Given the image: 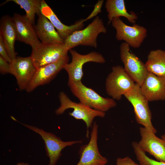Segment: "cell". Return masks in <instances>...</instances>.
I'll use <instances>...</instances> for the list:
<instances>
[{
	"label": "cell",
	"mask_w": 165,
	"mask_h": 165,
	"mask_svg": "<svg viewBox=\"0 0 165 165\" xmlns=\"http://www.w3.org/2000/svg\"><path fill=\"white\" fill-rule=\"evenodd\" d=\"M103 2V0H99L98 1L95 5L94 9L92 12L87 18L85 19L86 21L96 16L101 11V9Z\"/></svg>",
	"instance_id": "obj_27"
},
{
	"label": "cell",
	"mask_w": 165,
	"mask_h": 165,
	"mask_svg": "<svg viewBox=\"0 0 165 165\" xmlns=\"http://www.w3.org/2000/svg\"><path fill=\"white\" fill-rule=\"evenodd\" d=\"M132 145L140 165H165L164 162L156 161L148 157L139 147L138 142L134 141Z\"/></svg>",
	"instance_id": "obj_23"
},
{
	"label": "cell",
	"mask_w": 165,
	"mask_h": 165,
	"mask_svg": "<svg viewBox=\"0 0 165 165\" xmlns=\"http://www.w3.org/2000/svg\"><path fill=\"white\" fill-rule=\"evenodd\" d=\"M69 51L72 61L70 63L65 64L64 68L68 75V83L81 81L83 75V66L86 63L93 62L104 63L105 62L103 56L98 53L93 52L82 55L72 49Z\"/></svg>",
	"instance_id": "obj_10"
},
{
	"label": "cell",
	"mask_w": 165,
	"mask_h": 165,
	"mask_svg": "<svg viewBox=\"0 0 165 165\" xmlns=\"http://www.w3.org/2000/svg\"><path fill=\"white\" fill-rule=\"evenodd\" d=\"M141 139L138 143L139 147L145 152L154 156L158 161L165 162V142L155 134L143 127L140 128Z\"/></svg>",
	"instance_id": "obj_14"
},
{
	"label": "cell",
	"mask_w": 165,
	"mask_h": 165,
	"mask_svg": "<svg viewBox=\"0 0 165 165\" xmlns=\"http://www.w3.org/2000/svg\"><path fill=\"white\" fill-rule=\"evenodd\" d=\"M105 7L108 13V24L111 22L113 18L120 16L125 17L129 22L134 24L138 19L137 15L134 12H128L123 0H107Z\"/></svg>",
	"instance_id": "obj_20"
},
{
	"label": "cell",
	"mask_w": 165,
	"mask_h": 165,
	"mask_svg": "<svg viewBox=\"0 0 165 165\" xmlns=\"http://www.w3.org/2000/svg\"><path fill=\"white\" fill-rule=\"evenodd\" d=\"M41 0H7L2 4L9 2H13L19 5L24 10L26 16L33 24L35 14L38 15L41 13Z\"/></svg>",
	"instance_id": "obj_22"
},
{
	"label": "cell",
	"mask_w": 165,
	"mask_h": 165,
	"mask_svg": "<svg viewBox=\"0 0 165 165\" xmlns=\"http://www.w3.org/2000/svg\"><path fill=\"white\" fill-rule=\"evenodd\" d=\"M145 64L148 72L165 78V50L159 49L151 50Z\"/></svg>",
	"instance_id": "obj_21"
},
{
	"label": "cell",
	"mask_w": 165,
	"mask_h": 165,
	"mask_svg": "<svg viewBox=\"0 0 165 165\" xmlns=\"http://www.w3.org/2000/svg\"><path fill=\"white\" fill-rule=\"evenodd\" d=\"M41 12L50 21L64 41L74 32L82 29L84 27L83 23L86 21L85 19H82L70 26L65 25L44 0L41 1Z\"/></svg>",
	"instance_id": "obj_17"
},
{
	"label": "cell",
	"mask_w": 165,
	"mask_h": 165,
	"mask_svg": "<svg viewBox=\"0 0 165 165\" xmlns=\"http://www.w3.org/2000/svg\"><path fill=\"white\" fill-rule=\"evenodd\" d=\"M111 23L116 31V39L125 41L133 48H139L147 36V29L135 23L131 26L128 25L119 17L113 18Z\"/></svg>",
	"instance_id": "obj_8"
},
{
	"label": "cell",
	"mask_w": 165,
	"mask_h": 165,
	"mask_svg": "<svg viewBox=\"0 0 165 165\" xmlns=\"http://www.w3.org/2000/svg\"><path fill=\"white\" fill-rule=\"evenodd\" d=\"M0 56L8 62L10 63L11 62L1 36H0Z\"/></svg>",
	"instance_id": "obj_25"
},
{
	"label": "cell",
	"mask_w": 165,
	"mask_h": 165,
	"mask_svg": "<svg viewBox=\"0 0 165 165\" xmlns=\"http://www.w3.org/2000/svg\"><path fill=\"white\" fill-rule=\"evenodd\" d=\"M161 138L163 139L165 142V133L161 136Z\"/></svg>",
	"instance_id": "obj_29"
},
{
	"label": "cell",
	"mask_w": 165,
	"mask_h": 165,
	"mask_svg": "<svg viewBox=\"0 0 165 165\" xmlns=\"http://www.w3.org/2000/svg\"><path fill=\"white\" fill-rule=\"evenodd\" d=\"M124 96L133 106L137 122L148 130L156 134V130L152 123V113L149 101L142 93L140 86L135 83Z\"/></svg>",
	"instance_id": "obj_4"
},
{
	"label": "cell",
	"mask_w": 165,
	"mask_h": 165,
	"mask_svg": "<svg viewBox=\"0 0 165 165\" xmlns=\"http://www.w3.org/2000/svg\"><path fill=\"white\" fill-rule=\"evenodd\" d=\"M38 15L37 23L35 28L41 42L54 45L64 44V40L48 18L41 13Z\"/></svg>",
	"instance_id": "obj_18"
},
{
	"label": "cell",
	"mask_w": 165,
	"mask_h": 165,
	"mask_svg": "<svg viewBox=\"0 0 165 165\" xmlns=\"http://www.w3.org/2000/svg\"><path fill=\"white\" fill-rule=\"evenodd\" d=\"M68 84L80 102L94 110L105 112L117 105L112 98L103 97L92 89L86 86L81 81L68 83Z\"/></svg>",
	"instance_id": "obj_1"
},
{
	"label": "cell",
	"mask_w": 165,
	"mask_h": 165,
	"mask_svg": "<svg viewBox=\"0 0 165 165\" xmlns=\"http://www.w3.org/2000/svg\"><path fill=\"white\" fill-rule=\"evenodd\" d=\"M130 47L125 42L121 44L120 58L125 71L135 83L141 86L148 72L145 64L130 51Z\"/></svg>",
	"instance_id": "obj_7"
},
{
	"label": "cell",
	"mask_w": 165,
	"mask_h": 165,
	"mask_svg": "<svg viewBox=\"0 0 165 165\" xmlns=\"http://www.w3.org/2000/svg\"><path fill=\"white\" fill-rule=\"evenodd\" d=\"M68 56L58 61L42 66L36 69L31 81L26 90L28 92L33 91L37 87L49 82L68 63Z\"/></svg>",
	"instance_id": "obj_13"
},
{
	"label": "cell",
	"mask_w": 165,
	"mask_h": 165,
	"mask_svg": "<svg viewBox=\"0 0 165 165\" xmlns=\"http://www.w3.org/2000/svg\"><path fill=\"white\" fill-rule=\"evenodd\" d=\"M116 165H140L138 164L128 156L118 158L116 161Z\"/></svg>",
	"instance_id": "obj_26"
},
{
	"label": "cell",
	"mask_w": 165,
	"mask_h": 165,
	"mask_svg": "<svg viewBox=\"0 0 165 165\" xmlns=\"http://www.w3.org/2000/svg\"><path fill=\"white\" fill-rule=\"evenodd\" d=\"M60 102V107L55 111L56 115L63 114L65 111L69 108H72L73 111L69 114L77 120H81L85 123L86 127V136L89 137V129L92 127L94 119L97 117H104L105 112L99 111L81 103H76L72 101L64 92H61L59 95Z\"/></svg>",
	"instance_id": "obj_2"
},
{
	"label": "cell",
	"mask_w": 165,
	"mask_h": 165,
	"mask_svg": "<svg viewBox=\"0 0 165 165\" xmlns=\"http://www.w3.org/2000/svg\"><path fill=\"white\" fill-rule=\"evenodd\" d=\"M0 36L2 38L8 54L11 61L16 57L14 44L16 35L12 17L6 16L1 19Z\"/></svg>",
	"instance_id": "obj_19"
},
{
	"label": "cell",
	"mask_w": 165,
	"mask_h": 165,
	"mask_svg": "<svg viewBox=\"0 0 165 165\" xmlns=\"http://www.w3.org/2000/svg\"><path fill=\"white\" fill-rule=\"evenodd\" d=\"M140 87L149 101L165 100V78L148 72Z\"/></svg>",
	"instance_id": "obj_16"
},
{
	"label": "cell",
	"mask_w": 165,
	"mask_h": 165,
	"mask_svg": "<svg viewBox=\"0 0 165 165\" xmlns=\"http://www.w3.org/2000/svg\"><path fill=\"white\" fill-rule=\"evenodd\" d=\"M0 72L2 75L11 74V67L10 63L0 56Z\"/></svg>",
	"instance_id": "obj_24"
},
{
	"label": "cell",
	"mask_w": 165,
	"mask_h": 165,
	"mask_svg": "<svg viewBox=\"0 0 165 165\" xmlns=\"http://www.w3.org/2000/svg\"><path fill=\"white\" fill-rule=\"evenodd\" d=\"M98 125L94 123L88 144L82 146L80 149V159L76 165H106L107 159L99 152L97 145Z\"/></svg>",
	"instance_id": "obj_11"
},
{
	"label": "cell",
	"mask_w": 165,
	"mask_h": 165,
	"mask_svg": "<svg viewBox=\"0 0 165 165\" xmlns=\"http://www.w3.org/2000/svg\"><path fill=\"white\" fill-rule=\"evenodd\" d=\"M32 49L30 57L36 69L56 62L68 56L69 51L64 44L54 45L41 42Z\"/></svg>",
	"instance_id": "obj_5"
},
{
	"label": "cell",
	"mask_w": 165,
	"mask_h": 165,
	"mask_svg": "<svg viewBox=\"0 0 165 165\" xmlns=\"http://www.w3.org/2000/svg\"><path fill=\"white\" fill-rule=\"evenodd\" d=\"M107 30L102 20L97 16L85 28L76 31L64 41L69 50L78 46H89L96 48L97 38L101 33H105Z\"/></svg>",
	"instance_id": "obj_3"
},
{
	"label": "cell",
	"mask_w": 165,
	"mask_h": 165,
	"mask_svg": "<svg viewBox=\"0 0 165 165\" xmlns=\"http://www.w3.org/2000/svg\"><path fill=\"white\" fill-rule=\"evenodd\" d=\"M9 63L10 74L15 77L19 90H26L37 69L31 57H16Z\"/></svg>",
	"instance_id": "obj_12"
},
{
	"label": "cell",
	"mask_w": 165,
	"mask_h": 165,
	"mask_svg": "<svg viewBox=\"0 0 165 165\" xmlns=\"http://www.w3.org/2000/svg\"><path fill=\"white\" fill-rule=\"evenodd\" d=\"M16 165H29V164L28 163H21L17 164Z\"/></svg>",
	"instance_id": "obj_28"
},
{
	"label": "cell",
	"mask_w": 165,
	"mask_h": 165,
	"mask_svg": "<svg viewBox=\"0 0 165 165\" xmlns=\"http://www.w3.org/2000/svg\"><path fill=\"white\" fill-rule=\"evenodd\" d=\"M135 83L123 67L119 65L113 66L106 80V92L114 100H119L122 96L131 90Z\"/></svg>",
	"instance_id": "obj_6"
},
{
	"label": "cell",
	"mask_w": 165,
	"mask_h": 165,
	"mask_svg": "<svg viewBox=\"0 0 165 165\" xmlns=\"http://www.w3.org/2000/svg\"><path fill=\"white\" fill-rule=\"evenodd\" d=\"M23 125L40 135L44 141L47 156L49 158L48 165H55L65 148L82 143L81 141H64L54 134L33 126L22 123Z\"/></svg>",
	"instance_id": "obj_9"
},
{
	"label": "cell",
	"mask_w": 165,
	"mask_h": 165,
	"mask_svg": "<svg viewBox=\"0 0 165 165\" xmlns=\"http://www.w3.org/2000/svg\"><path fill=\"white\" fill-rule=\"evenodd\" d=\"M16 35V40L31 46L32 48L39 43L35 28L26 16L15 13L12 17Z\"/></svg>",
	"instance_id": "obj_15"
}]
</instances>
